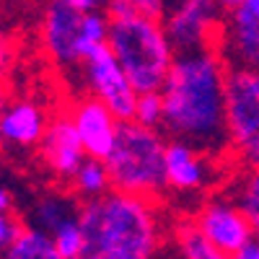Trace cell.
<instances>
[{
	"label": "cell",
	"instance_id": "1",
	"mask_svg": "<svg viewBox=\"0 0 259 259\" xmlns=\"http://www.w3.org/2000/svg\"><path fill=\"white\" fill-rule=\"evenodd\" d=\"M226 75L221 50L177 55L161 89L163 135L218 156L228 150L226 135Z\"/></svg>",
	"mask_w": 259,
	"mask_h": 259
},
{
	"label": "cell",
	"instance_id": "2",
	"mask_svg": "<svg viewBox=\"0 0 259 259\" xmlns=\"http://www.w3.org/2000/svg\"><path fill=\"white\" fill-rule=\"evenodd\" d=\"M80 228L85 254L96 259H158L163 246V223L158 202L122 192L80 205Z\"/></svg>",
	"mask_w": 259,
	"mask_h": 259
},
{
	"label": "cell",
	"instance_id": "3",
	"mask_svg": "<svg viewBox=\"0 0 259 259\" xmlns=\"http://www.w3.org/2000/svg\"><path fill=\"white\" fill-rule=\"evenodd\" d=\"M106 47L119 62V68L130 85L143 94H161L163 83L171 73L177 52L166 36L163 21L145 18L140 13L114 18L109 26Z\"/></svg>",
	"mask_w": 259,
	"mask_h": 259
},
{
	"label": "cell",
	"instance_id": "4",
	"mask_svg": "<svg viewBox=\"0 0 259 259\" xmlns=\"http://www.w3.org/2000/svg\"><path fill=\"white\" fill-rule=\"evenodd\" d=\"M166 145L163 130L122 122L112 153L104 161L112 192L158 202L166 194Z\"/></svg>",
	"mask_w": 259,
	"mask_h": 259
},
{
	"label": "cell",
	"instance_id": "5",
	"mask_svg": "<svg viewBox=\"0 0 259 259\" xmlns=\"http://www.w3.org/2000/svg\"><path fill=\"white\" fill-rule=\"evenodd\" d=\"M228 148L249 168L259 166V70L228 65L226 75Z\"/></svg>",
	"mask_w": 259,
	"mask_h": 259
},
{
	"label": "cell",
	"instance_id": "6",
	"mask_svg": "<svg viewBox=\"0 0 259 259\" xmlns=\"http://www.w3.org/2000/svg\"><path fill=\"white\" fill-rule=\"evenodd\" d=\"M226 3L212 0H184L166 8L163 29L177 55L218 50L223 34Z\"/></svg>",
	"mask_w": 259,
	"mask_h": 259
},
{
	"label": "cell",
	"instance_id": "7",
	"mask_svg": "<svg viewBox=\"0 0 259 259\" xmlns=\"http://www.w3.org/2000/svg\"><path fill=\"white\" fill-rule=\"evenodd\" d=\"M80 18L83 13L73 8L70 0H55L41 11L39 45L57 70L73 73L83 68L85 52L80 41Z\"/></svg>",
	"mask_w": 259,
	"mask_h": 259
},
{
	"label": "cell",
	"instance_id": "8",
	"mask_svg": "<svg viewBox=\"0 0 259 259\" xmlns=\"http://www.w3.org/2000/svg\"><path fill=\"white\" fill-rule=\"evenodd\" d=\"M83 80L89 85V96L99 99L114 114L117 122H133L138 91L124 78L119 62L109 52V47H99L83 60Z\"/></svg>",
	"mask_w": 259,
	"mask_h": 259
},
{
	"label": "cell",
	"instance_id": "9",
	"mask_svg": "<svg viewBox=\"0 0 259 259\" xmlns=\"http://www.w3.org/2000/svg\"><path fill=\"white\" fill-rule=\"evenodd\" d=\"M192 223L215 249H221L228 256L239 254L254 239L246 215L239 210V205L233 202V197H210V200H205L200 205V210L194 212Z\"/></svg>",
	"mask_w": 259,
	"mask_h": 259
},
{
	"label": "cell",
	"instance_id": "10",
	"mask_svg": "<svg viewBox=\"0 0 259 259\" xmlns=\"http://www.w3.org/2000/svg\"><path fill=\"white\" fill-rule=\"evenodd\" d=\"M36 153H39L41 166L47 168V174L55 182H60V184L73 182L75 171L83 166V161L89 156H85V150L78 140V133L73 127V119H70L68 109H57L50 117L47 133H45V138H41Z\"/></svg>",
	"mask_w": 259,
	"mask_h": 259
},
{
	"label": "cell",
	"instance_id": "11",
	"mask_svg": "<svg viewBox=\"0 0 259 259\" xmlns=\"http://www.w3.org/2000/svg\"><path fill=\"white\" fill-rule=\"evenodd\" d=\"M218 50L228 65H239V68L259 65V0L226 3Z\"/></svg>",
	"mask_w": 259,
	"mask_h": 259
},
{
	"label": "cell",
	"instance_id": "12",
	"mask_svg": "<svg viewBox=\"0 0 259 259\" xmlns=\"http://www.w3.org/2000/svg\"><path fill=\"white\" fill-rule=\"evenodd\" d=\"M68 114L73 119V127L78 133V140L85 150V156L91 161H106V156L112 153L117 133H119V124L114 119V114L106 109V106L94 99V96H78L70 106H68Z\"/></svg>",
	"mask_w": 259,
	"mask_h": 259
},
{
	"label": "cell",
	"instance_id": "13",
	"mask_svg": "<svg viewBox=\"0 0 259 259\" xmlns=\"http://www.w3.org/2000/svg\"><path fill=\"white\" fill-rule=\"evenodd\" d=\"M50 112L31 99H11L0 104V148L36 150L47 133Z\"/></svg>",
	"mask_w": 259,
	"mask_h": 259
},
{
	"label": "cell",
	"instance_id": "14",
	"mask_svg": "<svg viewBox=\"0 0 259 259\" xmlns=\"http://www.w3.org/2000/svg\"><path fill=\"white\" fill-rule=\"evenodd\" d=\"M212 184V161L202 150L179 140L166 145V192L194 194Z\"/></svg>",
	"mask_w": 259,
	"mask_h": 259
},
{
	"label": "cell",
	"instance_id": "15",
	"mask_svg": "<svg viewBox=\"0 0 259 259\" xmlns=\"http://www.w3.org/2000/svg\"><path fill=\"white\" fill-rule=\"evenodd\" d=\"M78 215H80V202L70 192H50L41 194L34 205V228L52 233L62 223L75 221Z\"/></svg>",
	"mask_w": 259,
	"mask_h": 259
},
{
	"label": "cell",
	"instance_id": "16",
	"mask_svg": "<svg viewBox=\"0 0 259 259\" xmlns=\"http://www.w3.org/2000/svg\"><path fill=\"white\" fill-rule=\"evenodd\" d=\"M109 192H112V182H109V171H106L104 161L85 158L70 182V194L83 205V202L101 200Z\"/></svg>",
	"mask_w": 259,
	"mask_h": 259
},
{
	"label": "cell",
	"instance_id": "17",
	"mask_svg": "<svg viewBox=\"0 0 259 259\" xmlns=\"http://www.w3.org/2000/svg\"><path fill=\"white\" fill-rule=\"evenodd\" d=\"M171 239H174L179 259H231L221 249H215L205 236L194 228L192 218H179L171 228Z\"/></svg>",
	"mask_w": 259,
	"mask_h": 259
},
{
	"label": "cell",
	"instance_id": "18",
	"mask_svg": "<svg viewBox=\"0 0 259 259\" xmlns=\"http://www.w3.org/2000/svg\"><path fill=\"white\" fill-rule=\"evenodd\" d=\"M0 259H62V256L55 249V241L50 233L39 231L34 226H26L24 233L16 239V244Z\"/></svg>",
	"mask_w": 259,
	"mask_h": 259
},
{
	"label": "cell",
	"instance_id": "19",
	"mask_svg": "<svg viewBox=\"0 0 259 259\" xmlns=\"http://www.w3.org/2000/svg\"><path fill=\"white\" fill-rule=\"evenodd\" d=\"M109 26H112V18L106 16V8H96L83 13L80 18V41H83V52L89 57L94 50L106 47V39H109Z\"/></svg>",
	"mask_w": 259,
	"mask_h": 259
},
{
	"label": "cell",
	"instance_id": "20",
	"mask_svg": "<svg viewBox=\"0 0 259 259\" xmlns=\"http://www.w3.org/2000/svg\"><path fill=\"white\" fill-rule=\"evenodd\" d=\"M233 202L239 205V210L246 215V221L251 228L259 226V166L249 168L241 177L239 187L233 192Z\"/></svg>",
	"mask_w": 259,
	"mask_h": 259
},
{
	"label": "cell",
	"instance_id": "21",
	"mask_svg": "<svg viewBox=\"0 0 259 259\" xmlns=\"http://www.w3.org/2000/svg\"><path fill=\"white\" fill-rule=\"evenodd\" d=\"M50 236H52L55 249L60 251L62 259H80L85 254V236H83V228H80V221L78 218L62 223Z\"/></svg>",
	"mask_w": 259,
	"mask_h": 259
},
{
	"label": "cell",
	"instance_id": "22",
	"mask_svg": "<svg viewBox=\"0 0 259 259\" xmlns=\"http://www.w3.org/2000/svg\"><path fill=\"white\" fill-rule=\"evenodd\" d=\"M133 122H138L140 127H148V130H161L163 127V101H161V94H143V96H138Z\"/></svg>",
	"mask_w": 259,
	"mask_h": 259
},
{
	"label": "cell",
	"instance_id": "23",
	"mask_svg": "<svg viewBox=\"0 0 259 259\" xmlns=\"http://www.w3.org/2000/svg\"><path fill=\"white\" fill-rule=\"evenodd\" d=\"M26 223L24 218L16 212V210H8V212H0V256H3L21 233H24Z\"/></svg>",
	"mask_w": 259,
	"mask_h": 259
},
{
	"label": "cell",
	"instance_id": "24",
	"mask_svg": "<svg viewBox=\"0 0 259 259\" xmlns=\"http://www.w3.org/2000/svg\"><path fill=\"white\" fill-rule=\"evenodd\" d=\"M13 57H16L13 41H11V36H8L3 29H0V89L6 85V80H8V75H11Z\"/></svg>",
	"mask_w": 259,
	"mask_h": 259
},
{
	"label": "cell",
	"instance_id": "25",
	"mask_svg": "<svg viewBox=\"0 0 259 259\" xmlns=\"http://www.w3.org/2000/svg\"><path fill=\"white\" fill-rule=\"evenodd\" d=\"M231 259H259V241L256 239H251L239 254H233Z\"/></svg>",
	"mask_w": 259,
	"mask_h": 259
},
{
	"label": "cell",
	"instance_id": "26",
	"mask_svg": "<svg viewBox=\"0 0 259 259\" xmlns=\"http://www.w3.org/2000/svg\"><path fill=\"white\" fill-rule=\"evenodd\" d=\"M13 210V194L8 192L6 184H0V212H8Z\"/></svg>",
	"mask_w": 259,
	"mask_h": 259
},
{
	"label": "cell",
	"instance_id": "27",
	"mask_svg": "<svg viewBox=\"0 0 259 259\" xmlns=\"http://www.w3.org/2000/svg\"><path fill=\"white\" fill-rule=\"evenodd\" d=\"M80 259H96V256H94V254H83Z\"/></svg>",
	"mask_w": 259,
	"mask_h": 259
},
{
	"label": "cell",
	"instance_id": "28",
	"mask_svg": "<svg viewBox=\"0 0 259 259\" xmlns=\"http://www.w3.org/2000/svg\"><path fill=\"white\" fill-rule=\"evenodd\" d=\"M256 70H259V65H256Z\"/></svg>",
	"mask_w": 259,
	"mask_h": 259
}]
</instances>
